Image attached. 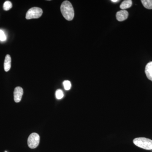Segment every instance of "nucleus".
I'll list each match as a JSON object with an SVG mask.
<instances>
[{"label":"nucleus","mask_w":152,"mask_h":152,"mask_svg":"<svg viewBox=\"0 0 152 152\" xmlns=\"http://www.w3.org/2000/svg\"><path fill=\"white\" fill-rule=\"evenodd\" d=\"M61 11L63 17L67 20H72L74 18L75 16L74 8L69 1L63 2L61 5Z\"/></svg>","instance_id":"f257e3e1"},{"label":"nucleus","mask_w":152,"mask_h":152,"mask_svg":"<svg viewBox=\"0 0 152 152\" xmlns=\"http://www.w3.org/2000/svg\"><path fill=\"white\" fill-rule=\"evenodd\" d=\"M133 143L137 146L144 149L152 150V140L145 137L136 138L133 140Z\"/></svg>","instance_id":"f03ea898"},{"label":"nucleus","mask_w":152,"mask_h":152,"mask_svg":"<svg viewBox=\"0 0 152 152\" xmlns=\"http://www.w3.org/2000/svg\"><path fill=\"white\" fill-rule=\"evenodd\" d=\"M43 13L42 9L39 7H33L29 9L26 14V19L30 20L37 19L41 17Z\"/></svg>","instance_id":"7ed1b4c3"},{"label":"nucleus","mask_w":152,"mask_h":152,"mask_svg":"<svg viewBox=\"0 0 152 152\" xmlns=\"http://www.w3.org/2000/svg\"><path fill=\"white\" fill-rule=\"evenodd\" d=\"M39 135L37 133H32L29 136L28 138V146L30 148H36L39 145Z\"/></svg>","instance_id":"20e7f679"},{"label":"nucleus","mask_w":152,"mask_h":152,"mask_svg":"<svg viewBox=\"0 0 152 152\" xmlns=\"http://www.w3.org/2000/svg\"><path fill=\"white\" fill-rule=\"evenodd\" d=\"M23 94V90L20 87L15 88L14 92V100L16 103H18L21 100L22 96Z\"/></svg>","instance_id":"39448f33"},{"label":"nucleus","mask_w":152,"mask_h":152,"mask_svg":"<svg viewBox=\"0 0 152 152\" xmlns=\"http://www.w3.org/2000/svg\"><path fill=\"white\" fill-rule=\"evenodd\" d=\"M129 16V13L126 10H121L117 12L116 17L117 20L121 22L127 19Z\"/></svg>","instance_id":"423d86ee"},{"label":"nucleus","mask_w":152,"mask_h":152,"mask_svg":"<svg viewBox=\"0 0 152 152\" xmlns=\"http://www.w3.org/2000/svg\"><path fill=\"white\" fill-rule=\"evenodd\" d=\"M145 73L147 78L152 81V62L148 63L146 66Z\"/></svg>","instance_id":"0eeeda50"},{"label":"nucleus","mask_w":152,"mask_h":152,"mask_svg":"<svg viewBox=\"0 0 152 152\" xmlns=\"http://www.w3.org/2000/svg\"><path fill=\"white\" fill-rule=\"evenodd\" d=\"M11 67V58L10 56L7 55L6 56L5 59L4 63V69L5 72H8Z\"/></svg>","instance_id":"6e6552de"},{"label":"nucleus","mask_w":152,"mask_h":152,"mask_svg":"<svg viewBox=\"0 0 152 152\" xmlns=\"http://www.w3.org/2000/svg\"><path fill=\"white\" fill-rule=\"evenodd\" d=\"M132 1L131 0H126L124 1L120 5V8L122 10L129 8L132 7Z\"/></svg>","instance_id":"1a4fd4ad"},{"label":"nucleus","mask_w":152,"mask_h":152,"mask_svg":"<svg viewBox=\"0 0 152 152\" xmlns=\"http://www.w3.org/2000/svg\"><path fill=\"white\" fill-rule=\"evenodd\" d=\"M141 2L145 8L149 10L152 9V0H142Z\"/></svg>","instance_id":"9d476101"},{"label":"nucleus","mask_w":152,"mask_h":152,"mask_svg":"<svg viewBox=\"0 0 152 152\" xmlns=\"http://www.w3.org/2000/svg\"><path fill=\"white\" fill-rule=\"evenodd\" d=\"M12 7V4L10 1H6L3 5V9L4 10L8 11Z\"/></svg>","instance_id":"9b49d317"},{"label":"nucleus","mask_w":152,"mask_h":152,"mask_svg":"<svg viewBox=\"0 0 152 152\" xmlns=\"http://www.w3.org/2000/svg\"><path fill=\"white\" fill-rule=\"evenodd\" d=\"M56 96L58 99H62L64 96L63 91L61 89L57 90L56 92Z\"/></svg>","instance_id":"f8f14e48"},{"label":"nucleus","mask_w":152,"mask_h":152,"mask_svg":"<svg viewBox=\"0 0 152 152\" xmlns=\"http://www.w3.org/2000/svg\"><path fill=\"white\" fill-rule=\"evenodd\" d=\"M63 85H64L65 89L66 91L70 89L71 87H72L71 82L69 80L64 81L63 82Z\"/></svg>","instance_id":"ddd939ff"},{"label":"nucleus","mask_w":152,"mask_h":152,"mask_svg":"<svg viewBox=\"0 0 152 152\" xmlns=\"http://www.w3.org/2000/svg\"><path fill=\"white\" fill-rule=\"evenodd\" d=\"M7 39L6 35L2 30H0V40L1 41H5Z\"/></svg>","instance_id":"4468645a"},{"label":"nucleus","mask_w":152,"mask_h":152,"mask_svg":"<svg viewBox=\"0 0 152 152\" xmlns=\"http://www.w3.org/2000/svg\"><path fill=\"white\" fill-rule=\"evenodd\" d=\"M112 1L113 2L115 3L118 1H118V0H112Z\"/></svg>","instance_id":"2eb2a0df"}]
</instances>
